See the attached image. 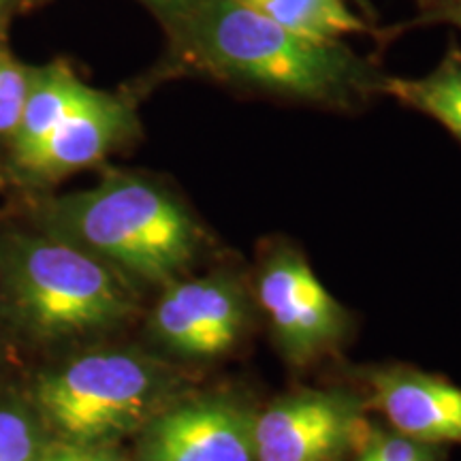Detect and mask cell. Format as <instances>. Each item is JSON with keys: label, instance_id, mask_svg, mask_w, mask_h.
Returning a JSON list of instances; mask_svg holds the SVG:
<instances>
[{"label": "cell", "instance_id": "6da1fadb", "mask_svg": "<svg viewBox=\"0 0 461 461\" xmlns=\"http://www.w3.org/2000/svg\"><path fill=\"white\" fill-rule=\"evenodd\" d=\"M171 41L218 79L312 103L346 105L383 82L342 41L288 31L240 0H203Z\"/></svg>", "mask_w": 461, "mask_h": 461}, {"label": "cell", "instance_id": "d6986e66", "mask_svg": "<svg viewBox=\"0 0 461 461\" xmlns=\"http://www.w3.org/2000/svg\"><path fill=\"white\" fill-rule=\"evenodd\" d=\"M425 17L431 22H447L461 31V0H434V7Z\"/></svg>", "mask_w": 461, "mask_h": 461}, {"label": "cell", "instance_id": "2e32d148", "mask_svg": "<svg viewBox=\"0 0 461 461\" xmlns=\"http://www.w3.org/2000/svg\"><path fill=\"white\" fill-rule=\"evenodd\" d=\"M445 447L408 440L393 429H372L350 461H445Z\"/></svg>", "mask_w": 461, "mask_h": 461}, {"label": "cell", "instance_id": "4fadbf2b", "mask_svg": "<svg viewBox=\"0 0 461 461\" xmlns=\"http://www.w3.org/2000/svg\"><path fill=\"white\" fill-rule=\"evenodd\" d=\"M240 3L288 31L321 41H339L348 34L367 31L366 22L346 5V0H240Z\"/></svg>", "mask_w": 461, "mask_h": 461}, {"label": "cell", "instance_id": "52a82bcc", "mask_svg": "<svg viewBox=\"0 0 461 461\" xmlns=\"http://www.w3.org/2000/svg\"><path fill=\"white\" fill-rule=\"evenodd\" d=\"M149 312V333L169 353L210 361L233 353L250 327V299L229 272L177 278Z\"/></svg>", "mask_w": 461, "mask_h": 461}, {"label": "cell", "instance_id": "e0dca14e", "mask_svg": "<svg viewBox=\"0 0 461 461\" xmlns=\"http://www.w3.org/2000/svg\"><path fill=\"white\" fill-rule=\"evenodd\" d=\"M163 24V28L173 37L203 0H137Z\"/></svg>", "mask_w": 461, "mask_h": 461}, {"label": "cell", "instance_id": "ba28073f", "mask_svg": "<svg viewBox=\"0 0 461 461\" xmlns=\"http://www.w3.org/2000/svg\"><path fill=\"white\" fill-rule=\"evenodd\" d=\"M255 419L233 395L173 402L141 429L137 461H255Z\"/></svg>", "mask_w": 461, "mask_h": 461}, {"label": "cell", "instance_id": "7a4b0ae2", "mask_svg": "<svg viewBox=\"0 0 461 461\" xmlns=\"http://www.w3.org/2000/svg\"><path fill=\"white\" fill-rule=\"evenodd\" d=\"M39 227L101 258L132 285L167 286L184 278L203 240L199 224L169 190L120 171L88 190L45 201Z\"/></svg>", "mask_w": 461, "mask_h": 461}, {"label": "cell", "instance_id": "ac0fdd59", "mask_svg": "<svg viewBox=\"0 0 461 461\" xmlns=\"http://www.w3.org/2000/svg\"><path fill=\"white\" fill-rule=\"evenodd\" d=\"M39 461H126L112 447H92V445H71L60 442L56 447H48Z\"/></svg>", "mask_w": 461, "mask_h": 461}, {"label": "cell", "instance_id": "7c38bea8", "mask_svg": "<svg viewBox=\"0 0 461 461\" xmlns=\"http://www.w3.org/2000/svg\"><path fill=\"white\" fill-rule=\"evenodd\" d=\"M380 90L434 118L461 141V48L455 41L434 71L423 77H383Z\"/></svg>", "mask_w": 461, "mask_h": 461}, {"label": "cell", "instance_id": "ffe728a7", "mask_svg": "<svg viewBox=\"0 0 461 461\" xmlns=\"http://www.w3.org/2000/svg\"><path fill=\"white\" fill-rule=\"evenodd\" d=\"M17 0H0V24L11 15V11L15 9Z\"/></svg>", "mask_w": 461, "mask_h": 461}, {"label": "cell", "instance_id": "30bf717a", "mask_svg": "<svg viewBox=\"0 0 461 461\" xmlns=\"http://www.w3.org/2000/svg\"><path fill=\"white\" fill-rule=\"evenodd\" d=\"M367 408L389 428L428 447L461 445V387L417 367H376L367 372Z\"/></svg>", "mask_w": 461, "mask_h": 461}, {"label": "cell", "instance_id": "277c9868", "mask_svg": "<svg viewBox=\"0 0 461 461\" xmlns=\"http://www.w3.org/2000/svg\"><path fill=\"white\" fill-rule=\"evenodd\" d=\"M176 378L152 357L126 348L92 350L39 380L45 428L71 445L112 447L169 406Z\"/></svg>", "mask_w": 461, "mask_h": 461}, {"label": "cell", "instance_id": "5b68a950", "mask_svg": "<svg viewBox=\"0 0 461 461\" xmlns=\"http://www.w3.org/2000/svg\"><path fill=\"white\" fill-rule=\"evenodd\" d=\"M255 293L272 325L274 342L293 366H308L342 344L348 312L297 248L274 246L258 265Z\"/></svg>", "mask_w": 461, "mask_h": 461}, {"label": "cell", "instance_id": "8fae6325", "mask_svg": "<svg viewBox=\"0 0 461 461\" xmlns=\"http://www.w3.org/2000/svg\"><path fill=\"white\" fill-rule=\"evenodd\" d=\"M95 92L96 88L86 84L65 62L32 67L24 112L14 137L7 141L9 163H20L32 149L41 146L50 132L67 115L77 112L86 101H90Z\"/></svg>", "mask_w": 461, "mask_h": 461}, {"label": "cell", "instance_id": "3957f363", "mask_svg": "<svg viewBox=\"0 0 461 461\" xmlns=\"http://www.w3.org/2000/svg\"><path fill=\"white\" fill-rule=\"evenodd\" d=\"M0 288L17 321L41 338L109 331L137 308L129 278L48 233L0 240Z\"/></svg>", "mask_w": 461, "mask_h": 461}, {"label": "cell", "instance_id": "9a60e30c", "mask_svg": "<svg viewBox=\"0 0 461 461\" xmlns=\"http://www.w3.org/2000/svg\"><path fill=\"white\" fill-rule=\"evenodd\" d=\"M31 71L14 54L0 48V140L7 143L20 124L31 88Z\"/></svg>", "mask_w": 461, "mask_h": 461}, {"label": "cell", "instance_id": "5bb4252c", "mask_svg": "<svg viewBox=\"0 0 461 461\" xmlns=\"http://www.w3.org/2000/svg\"><path fill=\"white\" fill-rule=\"evenodd\" d=\"M45 448L41 417L20 402L0 403V461H39Z\"/></svg>", "mask_w": 461, "mask_h": 461}, {"label": "cell", "instance_id": "9c48e42d", "mask_svg": "<svg viewBox=\"0 0 461 461\" xmlns=\"http://www.w3.org/2000/svg\"><path fill=\"white\" fill-rule=\"evenodd\" d=\"M137 132V113L122 96L96 88L90 101L67 115L37 149L11 165L31 184H54L99 165Z\"/></svg>", "mask_w": 461, "mask_h": 461}, {"label": "cell", "instance_id": "8992f818", "mask_svg": "<svg viewBox=\"0 0 461 461\" xmlns=\"http://www.w3.org/2000/svg\"><path fill=\"white\" fill-rule=\"evenodd\" d=\"M367 402L346 389H297L257 412L255 461H342L370 436Z\"/></svg>", "mask_w": 461, "mask_h": 461}]
</instances>
